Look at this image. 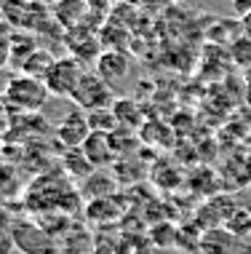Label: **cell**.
<instances>
[{
  "instance_id": "9",
  "label": "cell",
  "mask_w": 251,
  "mask_h": 254,
  "mask_svg": "<svg viewBox=\"0 0 251 254\" xmlns=\"http://www.w3.org/2000/svg\"><path fill=\"white\" fill-rule=\"evenodd\" d=\"M80 150L86 153V158L91 161L94 169H107V166H112V163H118V153H115V147H112L110 134L91 131V136L83 142Z\"/></svg>"
},
{
  "instance_id": "2",
  "label": "cell",
  "mask_w": 251,
  "mask_h": 254,
  "mask_svg": "<svg viewBox=\"0 0 251 254\" xmlns=\"http://www.w3.org/2000/svg\"><path fill=\"white\" fill-rule=\"evenodd\" d=\"M115 99H118V94H115L94 70H86L83 72L78 88L72 91V97H70L72 105H75L78 110H83V113H94V110L112 107Z\"/></svg>"
},
{
  "instance_id": "15",
  "label": "cell",
  "mask_w": 251,
  "mask_h": 254,
  "mask_svg": "<svg viewBox=\"0 0 251 254\" xmlns=\"http://www.w3.org/2000/svg\"><path fill=\"white\" fill-rule=\"evenodd\" d=\"M88 115V126L91 131H99V134H112L120 128L118 118H115L112 107H104V110H94V113H86Z\"/></svg>"
},
{
  "instance_id": "14",
  "label": "cell",
  "mask_w": 251,
  "mask_h": 254,
  "mask_svg": "<svg viewBox=\"0 0 251 254\" xmlns=\"http://www.w3.org/2000/svg\"><path fill=\"white\" fill-rule=\"evenodd\" d=\"M115 188H118V180H112L110 174H101L99 169L94 171L88 180H83V195L91 198V201H97V198H107Z\"/></svg>"
},
{
  "instance_id": "18",
  "label": "cell",
  "mask_w": 251,
  "mask_h": 254,
  "mask_svg": "<svg viewBox=\"0 0 251 254\" xmlns=\"http://www.w3.org/2000/svg\"><path fill=\"white\" fill-rule=\"evenodd\" d=\"M13 249H16V244H13L11 230H0V254H11Z\"/></svg>"
},
{
  "instance_id": "5",
  "label": "cell",
  "mask_w": 251,
  "mask_h": 254,
  "mask_svg": "<svg viewBox=\"0 0 251 254\" xmlns=\"http://www.w3.org/2000/svg\"><path fill=\"white\" fill-rule=\"evenodd\" d=\"M13 244L22 254H59V244L53 241L51 230L40 228L38 222L30 219H16L11 225Z\"/></svg>"
},
{
  "instance_id": "11",
  "label": "cell",
  "mask_w": 251,
  "mask_h": 254,
  "mask_svg": "<svg viewBox=\"0 0 251 254\" xmlns=\"http://www.w3.org/2000/svg\"><path fill=\"white\" fill-rule=\"evenodd\" d=\"M112 113H115V118H118L120 128H126V131H137V128L145 126V110H142V105L131 97L115 99Z\"/></svg>"
},
{
  "instance_id": "13",
  "label": "cell",
  "mask_w": 251,
  "mask_h": 254,
  "mask_svg": "<svg viewBox=\"0 0 251 254\" xmlns=\"http://www.w3.org/2000/svg\"><path fill=\"white\" fill-rule=\"evenodd\" d=\"M56 62V57L49 51V49H43V46H38L35 51L30 54V57L24 59V64L19 67V72H24V75H32V78H40L43 80L46 75H49L51 70V64Z\"/></svg>"
},
{
  "instance_id": "19",
  "label": "cell",
  "mask_w": 251,
  "mask_h": 254,
  "mask_svg": "<svg viewBox=\"0 0 251 254\" xmlns=\"http://www.w3.org/2000/svg\"><path fill=\"white\" fill-rule=\"evenodd\" d=\"M233 11L238 13V19L249 16L251 13V0H233Z\"/></svg>"
},
{
  "instance_id": "20",
  "label": "cell",
  "mask_w": 251,
  "mask_h": 254,
  "mask_svg": "<svg viewBox=\"0 0 251 254\" xmlns=\"http://www.w3.org/2000/svg\"><path fill=\"white\" fill-rule=\"evenodd\" d=\"M241 24H243V35H249V38H251V13L241 19Z\"/></svg>"
},
{
  "instance_id": "3",
  "label": "cell",
  "mask_w": 251,
  "mask_h": 254,
  "mask_svg": "<svg viewBox=\"0 0 251 254\" xmlns=\"http://www.w3.org/2000/svg\"><path fill=\"white\" fill-rule=\"evenodd\" d=\"M5 22L16 32H38L40 24L51 16V8L43 3H30V0H3L0 3Z\"/></svg>"
},
{
  "instance_id": "17",
  "label": "cell",
  "mask_w": 251,
  "mask_h": 254,
  "mask_svg": "<svg viewBox=\"0 0 251 254\" xmlns=\"http://www.w3.org/2000/svg\"><path fill=\"white\" fill-rule=\"evenodd\" d=\"M11 64V35H0V70Z\"/></svg>"
},
{
  "instance_id": "6",
  "label": "cell",
  "mask_w": 251,
  "mask_h": 254,
  "mask_svg": "<svg viewBox=\"0 0 251 254\" xmlns=\"http://www.w3.org/2000/svg\"><path fill=\"white\" fill-rule=\"evenodd\" d=\"M62 43H64V49L70 51V57H75L78 62H83V64H97V59L101 57V51H104L99 32L88 24H80L75 30H67Z\"/></svg>"
},
{
  "instance_id": "12",
  "label": "cell",
  "mask_w": 251,
  "mask_h": 254,
  "mask_svg": "<svg viewBox=\"0 0 251 254\" xmlns=\"http://www.w3.org/2000/svg\"><path fill=\"white\" fill-rule=\"evenodd\" d=\"M62 166H64V171L72 177V180H88V177L94 174V169L91 166V161L86 158V153L80 147H72V150H64V155H62Z\"/></svg>"
},
{
  "instance_id": "1",
  "label": "cell",
  "mask_w": 251,
  "mask_h": 254,
  "mask_svg": "<svg viewBox=\"0 0 251 254\" xmlns=\"http://www.w3.org/2000/svg\"><path fill=\"white\" fill-rule=\"evenodd\" d=\"M49 99H51V91L46 86V80H40V78L16 72L5 80L3 102L13 113H40Z\"/></svg>"
},
{
  "instance_id": "4",
  "label": "cell",
  "mask_w": 251,
  "mask_h": 254,
  "mask_svg": "<svg viewBox=\"0 0 251 254\" xmlns=\"http://www.w3.org/2000/svg\"><path fill=\"white\" fill-rule=\"evenodd\" d=\"M86 67L83 62H78L75 57L64 54V57H56V62L51 64L49 75H46V86H49L51 97H59V99H70L72 91L78 88L80 78H83Z\"/></svg>"
},
{
  "instance_id": "7",
  "label": "cell",
  "mask_w": 251,
  "mask_h": 254,
  "mask_svg": "<svg viewBox=\"0 0 251 254\" xmlns=\"http://www.w3.org/2000/svg\"><path fill=\"white\" fill-rule=\"evenodd\" d=\"M131 70H134L131 57H128L126 51H120V49H104L101 57L97 59V64H94V72H97L115 94H118V88L128 80Z\"/></svg>"
},
{
  "instance_id": "10",
  "label": "cell",
  "mask_w": 251,
  "mask_h": 254,
  "mask_svg": "<svg viewBox=\"0 0 251 254\" xmlns=\"http://www.w3.org/2000/svg\"><path fill=\"white\" fill-rule=\"evenodd\" d=\"M51 16L56 19L64 30H75V27L86 24L88 0H59V3L51 5Z\"/></svg>"
},
{
  "instance_id": "21",
  "label": "cell",
  "mask_w": 251,
  "mask_h": 254,
  "mask_svg": "<svg viewBox=\"0 0 251 254\" xmlns=\"http://www.w3.org/2000/svg\"><path fill=\"white\" fill-rule=\"evenodd\" d=\"M30 3H43V5H46V3H49V0H30Z\"/></svg>"
},
{
  "instance_id": "8",
  "label": "cell",
  "mask_w": 251,
  "mask_h": 254,
  "mask_svg": "<svg viewBox=\"0 0 251 254\" xmlns=\"http://www.w3.org/2000/svg\"><path fill=\"white\" fill-rule=\"evenodd\" d=\"M53 136L56 142L62 145L64 150H72V147H83V142L91 136V126H88V115L83 110H70L62 121L56 123L53 128Z\"/></svg>"
},
{
  "instance_id": "22",
  "label": "cell",
  "mask_w": 251,
  "mask_h": 254,
  "mask_svg": "<svg viewBox=\"0 0 251 254\" xmlns=\"http://www.w3.org/2000/svg\"><path fill=\"white\" fill-rule=\"evenodd\" d=\"M49 3H51V5H53V3H59V0H49Z\"/></svg>"
},
{
  "instance_id": "16",
  "label": "cell",
  "mask_w": 251,
  "mask_h": 254,
  "mask_svg": "<svg viewBox=\"0 0 251 254\" xmlns=\"http://www.w3.org/2000/svg\"><path fill=\"white\" fill-rule=\"evenodd\" d=\"M227 54H230V59H233L238 67H243V70H251V38H249V35L235 38L233 43L227 46Z\"/></svg>"
}]
</instances>
